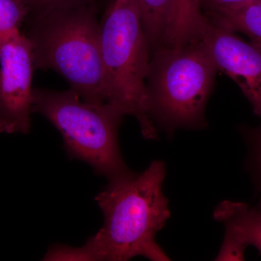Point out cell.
I'll return each instance as SVG.
<instances>
[{
  "label": "cell",
  "mask_w": 261,
  "mask_h": 261,
  "mask_svg": "<svg viewBox=\"0 0 261 261\" xmlns=\"http://www.w3.org/2000/svg\"><path fill=\"white\" fill-rule=\"evenodd\" d=\"M165 176L164 163L154 161L143 172L108 182L96 196L104 223L85 243L94 260H170L155 241L171 215L163 192Z\"/></svg>",
  "instance_id": "obj_1"
},
{
  "label": "cell",
  "mask_w": 261,
  "mask_h": 261,
  "mask_svg": "<svg viewBox=\"0 0 261 261\" xmlns=\"http://www.w3.org/2000/svg\"><path fill=\"white\" fill-rule=\"evenodd\" d=\"M27 37L36 68L59 73L84 102L106 104L100 25L92 5L37 15Z\"/></svg>",
  "instance_id": "obj_2"
},
{
  "label": "cell",
  "mask_w": 261,
  "mask_h": 261,
  "mask_svg": "<svg viewBox=\"0 0 261 261\" xmlns=\"http://www.w3.org/2000/svg\"><path fill=\"white\" fill-rule=\"evenodd\" d=\"M217 72L201 38L152 51L146 88L156 127L168 135L179 128H205L206 104Z\"/></svg>",
  "instance_id": "obj_3"
},
{
  "label": "cell",
  "mask_w": 261,
  "mask_h": 261,
  "mask_svg": "<svg viewBox=\"0 0 261 261\" xmlns=\"http://www.w3.org/2000/svg\"><path fill=\"white\" fill-rule=\"evenodd\" d=\"M99 25L106 103L135 117L145 140H157L146 88L150 47L137 0H113Z\"/></svg>",
  "instance_id": "obj_4"
},
{
  "label": "cell",
  "mask_w": 261,
  "mask_h": 261,
  "mask_svg": "<svg viewBox=\"0 0 261 261\" xmlns=\"http://www.w3.org/2000/svg\"><path fill=\"white\" fill-rule=\"evenodd\" d=\"M32 111L56 127L71 159L87 163L108 182L135 173L124 162L118 145V130L124 115L111 105L89 104L72 89L36 88Z\"/></svg>",
  "instance_id": "obj_5"
},
{
  "label": "cell",
  "mask_w": 261,
  "mask_h": 261,
  "mask_svg": "<svg viewBox=\"0 0 261 261\" xmlns=\"http://www.w3.org/2000/svg\"><path fill=\"white\" fill-rule=\"evenodd\" d=\"M35 69L27 35L18 31L0 42V134L30 132Z\"/></svg>",
  "instance_id": "obj_6"
},
{
  "label": "cell",
  "mask_w": 261,
  "mask_h": 261,
  "mask_svg": "<svg viewBox=\"0 0 261 261\" xmlns=\"http://www.w3.org/2000/svg\"><path fill=\"white\" fill-rule=\"evenodd\" d=\"M201 39L218 71L236 83L261 118V46L243 40L206 17Z\"/></svg>",
  "instance_id": "obj_7"
},
{
  "label": "cell",
  "mask_w": 261,
  "mask_h": 261,
  "mask_svg": "<svg viewBox=\"0 0 261 261\" xmlns=\"http://www.w3.org/2000/svg\"><path fill=\"white\" fill-rule=\"evenodd\" d=\"M214 219L224 225V243L216 260H243L247 247L261 253V214L242 202L225 200L214 211Z\"/></svg>",
  "instance_id": "obj_8"
},
{
  "label": "cell",
  "mask_w": 261,
  "mask_h": 261,
  "mask_svg": "<svg viewBox=\"0 0 261 261\" xmlns=\"http://www.w3.org/2000/svg\"><path fill=\"white\" fill-rule=\"evenodd\" d=\"M151 53L174 42L176 0H137Z\"/></svg>",
  "instance_id": "obj_9"
},
{
  "label": "cell",
  "mask_w": 261,
  "mask_h": 261,
  "mask_svg": "<svg viewBox=\"0 0 261 261\" xmlns=\"http://www.w3.org/2000/svg\"><path fill=\"white\" fill-rule=\"evenodd\" d=\"M221 28L245 34L250 42L261 46V0L203 13Z\"/></svg>",
  "instance_id": "obj_10"
},
{
  "label": "cell",
  "mask_w": 261,
  "mask_h": 261,
  "mask_svg": "<svg viewBox=\"0 0 261 261\" xmlns=\"http://www.w3.org/2000/svg\"><path fill=\"white\" fill-rule=\"evenodd\" d=\"M205 16L199 0H176V25L173 46L183 45L201 38Z\"/></svg>",
  "instance_id": "obj_11"
},
{
  "label": "cell",
  "mask_w": 261,
  "mask_h": 261,
  "mask_svg": "<svg viewBox=\"0 0 261 261\" xmlns=\"http://www.w3.org/2000/svg\"><path fill=\"white\" fill-rule=\"evenodd\" d=\"M30 12L23 0H0V42L20 31Z\"/></svg>",
  "instance_id": "obj_12"
},
{
  "label": "cell",
  "mask_w": 261,
  "mask_h": 261,
  "mask_svg": "<svg viewBox=\"0 0 261 261\" xmlns=\"http://www.w3.org/2000/svg\"><path fill=\"white\" fill-rule=\"evenodd\" d=\"M44 260H93L87 245L82 247L53 245L44 255Z\"/></svg>",
  "instance_id": "obj_13"
},
{
  "label": "cell",
  "mask_w": 261,
  "mask_h": 261,
  "mask_svg": "<svg viewBox=\"0 0 261 261\" xmlns=\"http://www.w3.org/2000/svg\"><path fill=\"white\" fill-rule=\"evenodd\" d=\"M30 8L35 10L37 15L48 13L53 10L73 8L87 4L89 0H23Z\"/></svg>",
  "instance_id": "obj_14"
},
{
  "label": "cell",
  "mask_w": 261,
  "mask_h": 261,
  "mask_svg": "<svg viewBox=\"0 0 261 261\" xmlns=\"http://www.w3.org/2000/svg\"><path fill=\"white\" fill-rule=\"evenodd\" d=\"M255 0H199L201 10H205V13L215 10L224 9L236 5L245 4Z\"/></svg>",
  "instance_id": "obj_15"
},
{
  "label": "cell",
  "mask_w": 261,
  "mask_h": 261,
  "mask_svg": "<svg viewBox=\"0 0 261 261\" xmlns=\"http://www.w3.org/2000/svg\"><path fill=\"white\" fill-rule=\"evenodd\" d=\"M254 142H255V158L257 168L261 173V128H258L254 135Z\"/></svg>",
  "instance_id": "obj_16"
},
{
  "label": "cell",
  "mask_w": 261,
  "mask_h": 261,
  "mask_svg": "<svg viewBox=\"0 0 261 261\" xmlns=\"http://www.w3.org/2000/svg\"><path fill=\"white\" fill-rule=\"evenodd\" d=\"M257 210L258 211L259 213H260V214H261V200H260V203H259V206H258V207H257Z\"/></svg>",
  "instance_id": "obj_17"
}]
</instances>
